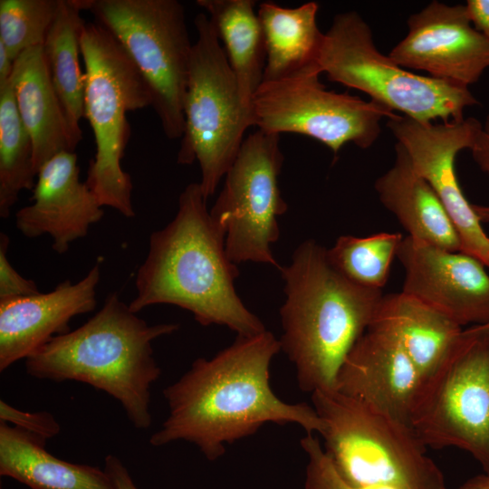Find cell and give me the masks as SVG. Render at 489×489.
<instances>
[{"instance_id":"1","label":"cell","mask_w":489,"mask_h":489,"mask_svg":"<svg viewBox=\"0 0 489 489\" xmlns=\"http://www.w3.org/2000/svg\"><path fill=\"white\" fill-rule=\"evenodd\" d=\"M281 350L269 331L242 336L210 359L198 358L163 389L168 413L149 444L177 441L194 445L209 461L225 447L254 435L268 423L295 424L319 434L322 422L312 405L287 403L270 385V366Z\"/></svg>"},{"instance_id":"2","label":"cell","mask_w":489,"mask_h":489,"mask_svg":"<svg viewBox=\"0 0 489 489\" xmlns=\"http://www.w3.org/2000/svg\"><path fill=\"white\" fill-rule=\"evenodd\" d=\"M206 201L199 182L180 193L175 217L149 235L147 256L137 271V295L129 306L138 313L151 305L172 304L190 312L202 326H225L242 336L261 333L264 324L235 291L239 270Z\"/></svg>"},{"instance_id":"3","label":"cell","mask_w":489,"mask_h":489,"mask_svg":"<svg viewBox=\"0 0 489 489\" xmlns=\"http://www.w3.org/2000/svg\"><path fill=\"white\" fill-rule=\"evenodd\" d=\"M279 271L285 293L281 350L293 364L302 392L335 389L343 361L373 321L382 290L348 280L312 239L300 244Z\"/></svg>"},{"instance_id":"4","label":"cell","mask_w":489,"mask_h":489,"mask_svg":"<svg viewBox=\"0 0 489 489\" xmlns=\"http://www.w3.org/2000/svg\"><path fill=\"white\" fill-rule=\"evenodd\" d=\"M179 329L174 322L149 324L117 292L74 331L53 337L24 360L26 373L55 382L74 380L109 394L138 429L152 423L151 388L160 377L152 342Z\"/></svg>"},{"instance_id":"5","label":"cell","mask_w":489,"mask_h":489,"mask_svg":"<svg viewBox=\"0 0 489 489\" xmlns=\"http://www.w3.org/2000/svg\"><path fill=\"white\" fill-rule=\"evenodd\" d=\"M322 422V448L339 475L357 486L447 489L412 428L336 389L311 394Z\"/></svg>"},{"instance_id":"6","label":"cell","mask_w":489,"mask_h":489,"mask_svg":"<svg viewBox=\"0 0 489 489\" xmlns=\"http://www.w3.org/2000/svg\"><path fill=\"white\" fill-rule=\"evenodd\" d=\"M80 43L84 62L83 117L96 147L85 183L102 206L133 217L132 182L121 167L129 136L126 115L151 106V95L127 53L100 24L86 23Z\"/></svg>"},{"instance_id":"7","label":"cell","mask_w":489,"mask_h":489,"mask_svg":"<svg viewBox=\"0 0 489 489\" xmlns=\"http://www.w3.org/2000/svg\"><path fill=\"white\" fill-rule=\"evenodd\" d=\"M317 63L329 81L360 90L418 122L460 121L466 108L480 104L468 87L413 73L382 54L369 25L355 11L334 16Z\"/></svg>"},{"instance_id":"8","label":"cell","mask_w":489,"mask_h":489,"mask_svg":"<svg viewBox=\"0 0 489 489\" xmlns=\"http://www.w3.org/2000/svg\"><path fill=\"white\" fill-rule=\"evenodd\" d=\"M194 23L197 40L190 58L184 131L177 161L180 165L198 162L199 184L208 199L235 161L252 119L210 18L200 12Z\"/></svg>"},{"instance_id":"9","label":"cell","mask_w":489,"mask_h":489,"mask_svg":"<svg viewBox=\"0 0 489 489\" xmlns=\"http://www.w3.org/2000/svg\"><path fill=\"white\" fill-rule=\"evenodd\" d=\"M84 10L117 40L139 72L166 137L181 139L193 48L183 5L177 0H84Z\"/></svg>"},{"instance_id":"10","label":"cell","mask_w":489,"mask_h":489,"mask_svg":"<svg viewBox=\"0 0 489 489\" xmlns=\"http://www.w3.org/2000/svg\"><path fill=\"white\" fill-rule=\"evenodd\" d=\"M410 427L427 448L455 447L489 474V330L471 326L423 381Z\"/></svg>"},{"instance_id":"11","label":"cell","mask_w":489,"mask_h":489,"mask_svg":"<svg viewBox=\"0 0 489 489\" xmlns=\"http://www.w3.org/2000/svg\"><path fill=\"white\" fill-rule=\"evenodd\" d=\"M318 65L292 75L263 81L250 111L252 126L267 133L311 137L337 155L347 143L366 149L380 134V121L396 114L372 101L329 91Z\"/></svg>"},{"instance_id":"12","label":"cell","mask_w":489,"mask_h":489,"mask_svg":"<svg viewBox=\"0 0 489 489\" xmlns=\"http://www.w3.org/2000/svg\"><path fill=\"white\" fill-rule=\"evenodd\" d=\"M280 135L257 129L244 138L225 176L223 189L210 209L216 225L225 234L231 261L276 262L271 244L278 241V217L288 209L279 187L283 163Z\"/></svg>"},{"instance_id":"13","label":"cell","mask_w":489,"mask_h":489,"mask_svg":"<svg viewBox=\"0 0 489 489\" xmlns=\"http://www.w3.org/2000/svg\"><path fill=\"white\" fill-rule=\"evenodd\" d=\"M481 125L475 118L422 123L400 115L387 122L417 173L429 184L446 208L459 235L461 252L489 268V235L465 197L455 168L456 155L471 149Z\"/></svg>"},{"instance_id":"14","label":"cell","mask_w":489,"mask_h":489,"mask_svg":"<svg viewBox=\"0 0 489 489\" xmlns=\"http://www.w3.org/2000/svg\"><path fill=\"white\" fill-rule=\"evenodd\" d=\"M408 27L388 53L403 68L468 87L489 67V39L474 28L465 5L432 1L408 17Z\"/></svg>"},{"instance_id":"15","label":"cell","mask_w":489,"mask_h":489,"mask_svg":"<svg viewBox=\"0 0 489 489\" xmlns=\"http://www.w3.org/2000/svg\"><path fill=\"white\" fill-rule=\"evenodd\" d=\"M402 291L460 326L489 322V273L475 257L404 236L398 253Z\"/></svg>"},{"instance_id":"16","label":"cell","mask_w":489,"mask_h":489,"mask_svg":"<svg viewBox=\"0 0 489 489\" xmlns=\"http://www.w3.org/2000/svg\"><path fill=\"white\" fill-rule=\"evenodd\" d=\"M422 384L398 341L386 331L370 326L343 361L335 389L410 427Z\"/></svg>"},{"instance_id":"17","label":"cell","mask_w":489,"mask_h":489,"mask_svg":"<svg viewBox=\"0 0 489 489\" xmlns=\"http://www.w3.org/2000/svg\"><path fill=\"white\" fill-rule=\"evenodd\" d=\"M79 175L75 152H61L46 161L36 176L33 203L15 214L17 230L28 238L49 235L53 250L60 254L85 237L104 211Z\"/></svg>"},{"instance_id":"18","label":"cell","mask_w":489,"mask_h":489,"mask_svg":"<svg viewBox=\"0 0 489 489\" xmlns=\"http://www.w3.org/2000/svg\"><path fill=\"white\" fill-rule=\"evenodd\" d=\"M100 280L99 260L75 283L65 280L46 293L0 301V371L70 331L73 317L93 311Z\"/></svg>"},{"instance_id":"19","label":"cell","mask_w":489,"mask_h":489,"mask_svg":"<svg viewBox=\"0 0 489 489\" xmlns=\"http://www.w3.org/2000/svg\"><path fill=\"white\" fill-rule=\"evenodd\" d=\"M11 82L21 120L32 140L37 174L50 158L75 152L78 146L52 84L43 46L30 48L15 59Z\"/></svg>"},{"instance_id":"20","label":"cell","mask_w":489,"mask_h":489,"mask_svg":"<svg viewBox=\"0 0 489 489\" xmlns=\"http://www.w3.org/2000/svg\"><path fill=\"white\" fill-rule=\"evenodd\" d=\"M393 165L374 184L383 206L408 235L431 245L461 252L457 231L429 184L417 173L405 149L395 145Z\"/></svg>"},{"instance_id":"21","label":"cell","mask_w":489,"mask_h":489,"mask_svg":"<svg viewBox=\"0 0 489 489\" xmlns=\"http://www.w3.org/2000/svg\"><path fill=\"white\" fill-rule=\"evenodd\" d=\"M370 326L398 341L423 381L444 363L464 331L446 314L403 292L383 295Z\"/></svg>"},{"instance_id":"22","label":"cell","mask_w":489,"mask_h":489,"mask_svg":"<svg viewBox=\"0 0 489 489\" xmlns=\"http://www.w3.org/2000/svg\"><path fill=\"white\" fill-rule=\"evenodd\" d=\"M46 442L0 421V475L31 489H114L105 470L57 458Z\"/></svg>"},{"instance_id":"23","label":"cell","mask_w":489,"mask_h":489,"mask_svg":"<svg viewBox=\"0 0 489 489\" xmlns=\"http://www.w3.org/2000/svg\"><path fill=\"white\" fill-rule=\"evenodd\" d=\"M318 10L316 2L293 8L273 2L259 5L257 16L266 54L263 81L281 79L318 65L324 34L318 27Z\"/></svg>"},{"instance_id":"24","label":"cell","mask_w":489,"mask_h":489,"mask_svg":"<svg viewBox=\"0 0 489 489\" xmlns=\"http://www.w3.org/2000/svg\"><path fill=\"white\" fill-rule=\"evenodd\" d=\"M214 24L234 72L244 105L264 79L266 54L263 30L253 0H197Z\"/></svg>"},{"instance_id":"25","label":"cell","mask_w":489,"mask_h":489,"mask_svg":"<svg viewBox=\"0 0 489 489\" xmlns=\"http://www.w3.org/2000/svg\"><path fill=\"white\" fill-rule=\"evenodd\" d=\"M84 0H60L59 8L43 45L50 79L62 105L74 141L82 139L80 120L84 116V73L80 66L81 16Z\"/></svg>"},{"instance_id":"26","label":"cell","mask_w":489,"mask_h":489,"mask_svg":"<svg viewBox=\"0 0 489 489\" xmlns=\"http://www.w3.org/2000/svg\"><path fill=\"white\" fill-rule=\"evenodd\" d=\"M33 144L14 100L11 79L0 87V217L7 218L22 190H33Z\"/></svg>"},{"instance_id":"27","label":"cell","mask_w":489,"mask_h":489,"mask_svg":"<svg viewBox=\"0 0 489 489\" xmlns=\"http://www.w3.org/2000/svg\"><path fill=\"white\" fill-rule=\"evenodd\" d=\"M400 233L380 232L367 236L340 235L327 249L331 265L350 282L382 290L403 239Z\"/></svg>"},{"instance_id":"28","label":"cell","mask_w":489,"mask_h":489,"mask_svg":"<svg viewBox=\"0 0 489 489\" xmlns=\"http://www.w3.org/2000/svg\"><path fill=\"white\" fill-rule=\"evenodd\" d=\"M60 0H1L0 43L11 59L43 46L56 16Z\"/></svg>"},{"instance_id":"29","label":"cell","mask_w":489,"mask_h":489,"mask_svg":"<svg viewBox=\"0 0 489 489\" xmlns=\"http://www.w3.org/2000/svg\"><path fill=\"white\" fill-rule=\"evenodd\" d=\"M307 458L305 489H393L386 486H357L345 482L337 473L314 434H306L300 440Z\"/></svg>"},{"instance_id":"30","label":"cell","mask_w":489,"mask_h":489,"mask_svg":"<svg viewBox=\"0 0 489 489\" xmlns=\"http://www.w3.org/2000/svg\"><path fill=\"white\" fill-rule=\"evenodd\" d=\"M0 421L13 425L45 442L57 436L61 426L47 411L27 412L18 409L3 399L0 400Z\"/></svg>"},{"instance_id":"31","label":"cell","mask_w":489,"mask_h":489,"mask_svg":"<svg viewBox=\"0 0 489 489\" xmlns=\"http://www.w3.org/2000/svg\"><path fill=\"white\" fill-rule=\"evenodd\" d=\"M10 239L0 234V301L18 299L41 292L35 282L24 278L10 264L7 250Z\"/></svg>"},{"instance_id":"32","label":"cell","mask_w":489,"mask_h":489,"mask_svg":"<svg viewBox=\"0 0 489 489\" xmlns=\"http://www.w3.org/2000/svg\"><path fill=\"white\" fill-rule=\"evenodd\" d=\"M104 470L114 489H139L122 461L114 455L105 457Z\"/></svg>"},{"instance_id":"33","label":"cell","mask_w":489,"mask_h":489,"mask_svg":"<svg viewBox=\"0 0 489 489\" xmlns=\"http://www.w3.org/2000/svg\"><path fill=\"white\" fill-rule=\"evenodd\" d=\"M470 150L477 166L489 176V114L482 123Z\"/></svg>"},{"instance_id":"34","label":"cell","mask_w":489,"mask_h":489,"mask_svg":"<svg viewBox=\"0 0 489 489\" xmlns=\"http://www.w3.org/2000/svg\"><path fill=\"white\" fill-rule=\"evenodd\" d=\"M465 6L474 28L489 39V0H468Z\"/></svg>"},{"instance_id":"35","label":"cell","mask_w":489,"mask_h":489,"mask_svg":"<svg viewBox=\"0 0 489 489\" xmlns=\"http://www.w3.org/2000/svg\"><path fill=\"white\" fill-rule=\"evenodd\" d=\"M14 62L11 59L3 43H0V87L10 81Z\"/></svg>"},{"instance_id":"36","label":"cell","mask_w":489,"mask_h":489,"mask_svg":"<svg viewBox=\"0 0 489 489\" xmlns=\"http://www.w3.org/2000/svg\"><path fill=\"white\" fill-rule=\"evenodd\" d=\"M457 489H489V474L483 473L472 476L460 484Z\"/></svg>"},{"instance_id":"37","label":"cell","mask_w":489,"mask_h":489,"mask_svg":"<svg viewBox=\"0 0 489 489\" xmlns=\"http://www.w3.org/2000/svg\"><path fill=\"white\" fill-rule=\"evenodd\" d=\"M472 207L481 223L489 224V206L472 204Z\"/></svg>"},{"instance_id":"38","label":"cell","mask_w":489,"mask_h":489,"mask_svg":"<svg viewBox=\"0 0 489 489\" xmlns=\"http://www.w3.org/2000/svg\"><path fill=\"white\" fill-rule=\"evenodd\" d=\"M476 326H480L481 328H484V329H488L489 330V322L484 324V325H476Z\"/></svg>"},{"instance_id":"39","label":"cell","mask_w":489,"mask_h":489,"mask_svg":"<svg viewBox=\"0 0 489 489\" xmlns=\"http://www.w3.org/2000/svg\"><path fill=\"white\" fill-rule=\"evenodd\" d=\"M303 489H305V488H303Z\"/></svg>"}]
</instances>
